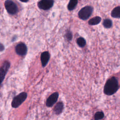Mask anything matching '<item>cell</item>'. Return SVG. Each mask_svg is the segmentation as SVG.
Segmentation results:
<instances>
[{
    "label": "cell",
    "instance_id": "obj_18",
    "mask_svg": "<svg viewBox=\"0 0 120 120\" xmlns=\"http://www.w3.org/2000/svg\"><path fill=\"white\" fill-rule=\"evenodd\" d=\"M0 51L2 52L4 49V47L3 45L2 44H0Z\"/></svg>",
    "mask_w": 120,
    "mask_h": 120
},
{
    "label": "cell",
    "instance_id": "obj_7",
    "mask_svg": "<svg viewBox=\"0 0 120 120\" xmlns=\"http://www.w3.org/2000/svg\"><path fill=\"white\" fill-rule=\"evenodd\" d=\"M15 51L18 55L24 56L27 52V47L24 43H19L16 45L15 47Z\"/></svg>",
    "mask_w": 120,
    "mask_h": 120
},
{
    "label": "cell",
    "instance_id": "obj_16",
    "mask_svg": "<svg viewBox=\"0 0 120 120\" xmlns=\"http://www.w3.org/2000/svg\"><path fill=\"white\" fill-rule=\"evenodd\" d=\"M104 117V113L102 112H97L94 115V119L98 120L102 119Z\"/></svg>",
    "mask_w": 120,
    "mask_h": 120
},
{
    "label": "cell",
    "instance_id": "obj_15",
    "mask_svg": "<svg viewBox=\"0 0 120 120\" xmlns=\"http://www.w3.org/2000/svg\"><path fill=\"white\" fill-rule=\"evenodd\" d=\"M112 21L109 19H106L104 20L103 25L105 28H110L112 26Z\"/></svg>",
    "mask_w": 120,
    "mask_h": 120
},
{
    "label": "cell",
    "instance_id": "obj_8",
    "mask_svg": "<svg viewBox=\"0 0 120 120\" xmlns=\"http://www.w3.org/2000/svg\"><path fill=\"white\" fill-rule=\"evenodd\" d=\"M59 97V93L57 92H55L52 94L47 99L46 105L48 107L52 106L57 101Z\"/></svg>",
    "mask_w": 120,
    "mask_h": 120
},
{
    "label": "cell",
    "instance_id": "obj_13",
    "mask_svg": "<svg viewBox=\"0 0 120 120\" xmlns=\"http://www.w3.org/2000/svg\"><path fill=\"white\" fill-rule=\"evenodd\" d=\"M78 3V0H70L68 5V9L69 11L73 10L75 8L77 4Z\"/></svg>",
    "mask_w": 120,
    "mask_h": 120
},
{
    "label": "cell",
    "instance_id": "obj_1",
    "mask_svg": "<svg viewBox=\"0 0 120 120\" xmlns=\"http://www.w3.org/2000/svg\"><path fill=\"white\" fill-rule=\"evenodd\" d=\"M119 89V83L117 79L115 77H112L106 82L104 92L105 95H112L114 94Z\"/></svg>",
    "mask_w": 120,
    "mask_h": 120
},
{
    "label": "cell",
    "instance_id": "obj_9",
    "mask_svg": "<svg viewBox=\"0 0 120 120\" xmlns=\"http://www.w3.org/2000/svg\"><path fill=\"white\" fill-rule=\"evenodd\" d=\"M50 59V54L48 52L45 51L41 54L40 60L42 65L43 67H45L47 64Z\"/></svg>",
    "mask_w": 120,
    "mask_h": 120
},
{
    "label": "cell",
    "instance_id": "obj_5",
    "mask_svg": "<svg viewBox=\"0 0 120 120\" xmlns=\"http://www.w3.org/2000/svg\"><path fill=\"white\" fill-rule=\"evenodd\" d=\"M53 0H40L38 3V6L41 9L47 10L53 6Z\"/></svg>",
    "mask_w": 120,
    "mask_h": 120
},
{
    "label": "cell",
    "instance_id": "obj_4",
    "mask_svg": "<svg viewBox=\"0 0 120 120\" xmlns=\"http://www.w3.org/2000/svg\"><path fill=\"white\" fill-rule=\"evenodd\" d=\"M5 8L8 12L10 15L16 14L18 10V7L16 4L14 3L12 0H7L4 3Z\"/></svg>",
    "mask_w": 120,
    "mask_h": 120
},
{
    "label": "cell",
    "instance_id": "obj_11",
    "mask_svg": "<svg viewBox=\"0 0 120 120\" xmlns=\"http://www.w3.org/2000/svg\"><path fill=\"white\" fill-rule=\"evenodd\" d=\"M101 21V18L99 16H95L90 19L89 22V24L90 25H95L99 23Z\"/></svg>",
    "mask_w": 120,
    "mask_h": 120
},
{
    "label": "cell",
    "instance_id": "obj_14",
    "mask_svg": "<svg viewBox=\"0 0 120 120\" xmlns=\"http://www.w3.org/2000/svg\"><path fill=\"white\" fill-rule=\"evenodd\" d=\"M77 45L80 47H84L86 45V40L85 39L82 37H80L77 38L76 40Z\"/></svg>",
    "mask_w": 120,
    "mask_h": 120
},
{
    "label": "cell",
    "instance_id": "obj_6",
    "mask_svg": "<svg viewBox=\"0 0 120 120\" xmlns=\"http://www.w3.org/2000/svg\"><path fill=\"white\" fill-rule=\"evenodd\" d=\"M10 63L8 61L6 60L3 63L2 67L0 68V80H1V81H0L1 83L2 82L3 80L5 78V76L6 75V74L7 73V72L10 67Z\"/></svg>",
    "mask_w": 120,
    "mask_h": 120
},
{
    "label": "cell",
    "instance_id": "obj_2",
    "mask_svg": "<svg viewBox=\"0 0 120 120\" xmlns=\"http://www.w3.org/2000/svg\"><path fill=\"white\" fill-rule=\"evenodd\" d=\"M27 94L25 92H22L15 96L11 103L12 107L13 108H17L26 99Z\"/></svg>",
    "mask_w": 120,
    "mask_h": 120
},
{
    "label": "cell",
    "instance_id": "obj_17",
    "mask_svg": "<svg viewBox=\"0 0 120 120\" xmlns=\"http://www.w3.org/2000/svg\"><path fill=\"white\" fill-rule=\"evenodd\" d=\"M72 37H73V35L71 32L68 31V32H67L66 34V38L68 40L70 41L72 39Z\"/></svg>",
    "mask_w": 120,
    "mask_h": 120
},
{
    "label": "cell",
    "instance_id": "obj_19",
    "mask_svg": "<svg viewBox=\"0 0 120 120\" xmlns=\"http://www.w3.org/2000/svg\"><path fill=\"white\" fill-rule=\"evenodd\" d=\"M19 0L22 2H27L29 1V0Z\"/></svg>",
    "mask_w": 120,
    "mask_h": 120
},
{
    "label": "cell",
    "instance_id": "obj_3",
    "mask_svg": "<svg viewBox=\"0 0 120 120\" xmlns=\"http://www.w3.org/2000/svg\"><path fill=\"white\" fill-rule=\"evenodd\" d=\"M93 9V8L90 6H87L82 8L78 13V17L82 20H87L92 14Z\"/></svg>",
    "mask_w": 120,
    "mask_h": 120
},
{
    "label": "cell",
    "instance_id": "obj_10",
    "mask_svg": "<svg viewBox=\"0 0 120 120\" xmlns=\"http://www.w3.org/2000/svg\"><path fill=\"white\" fill-rule=\"evenodd\" d=\"M63 107H64L63 104L61 102H58L54 106L53 109V111L55 114L58 115L60 114L62 112L63 110Z\"/></svg>",
    "mask_w": 120,
    "mask_h": 120
},
{
    "label": "cell",
    "instance_id": "obj_12",
    "mask_svg": "<svg viewBox=\"0 0 120 120\" xmlns=\"http://www.w3.org/2000/svg\"><path fill=\"white\" fill-rule=\"evenodd\" d=\"M111 16L113 18H120V6L113 8L111 12Z\"/></svg>",
    "mask_w": 120,
    "mask_h": 120
}]
</instances>
